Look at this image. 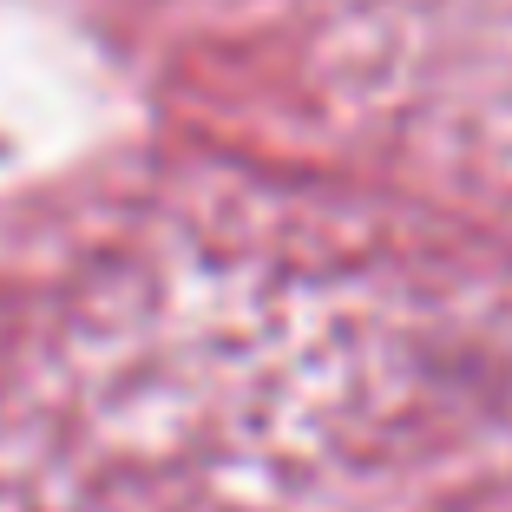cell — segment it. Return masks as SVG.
Wrapping results in <instances>:
<instances>
[]
</instances>
